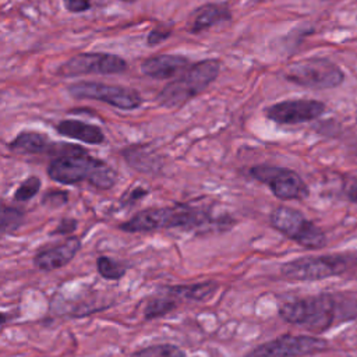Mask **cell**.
<instances>
[{
	"label": "cell",
	"mask_w": 357,
	"mask_h": 357,
	"mask_svg": "<svg viewBox=\"0 0 357 357\" xmlns=\"http://www.w3.org/2000/svg\"><path fill=\"white\" fill-rule=\"evenodd\" d=\"M47 174L53 181L61 184H78L88 181L99 190H109L114 185L117 174L106 162L96 159L81 148L56 156L47 166Z\"/></svg>",
	"instance_id": "6da1fadb"
},
{
	"label": "cell",
	"mask_w": 357,
	"mask_h": 357,
	"mask_svg": "<svg viewBox=\"0 0 357 357\" xmlns=\"http://www.w3.org/2000/svg\"><path fill=\"white\" fill-rule=\"evenodd\" d=\"M191 64L187 57L180 54H158L141 63V71L155 79H167L183 73Z\"/></svg>",
	"instance_id": "5bb4252c"
},
{
	"label": "cell",
	"mask_w": 357,
	"mask_h": 357,
	"mask_svg": "<svg viewBox=\"0 0 357 357\" xmlns=\"http://www.w3.org/2000/svg\"><path fill=\"white\" fill-rule=\"evenodd\" d=\"M67 201H68V194L64 191H50L42 199L43 204L50 205V206H61Z\"/></svg>",
	"instance_id": "d4e9b609"
},
{
	"label": "cell",
	"mask_w": 357,
	"mask_h": 357,
	"mask_svg": "<svg viewBox=\"0 0 357 357\" xmlns=\"http://www.w3.org/2000/svg\"><path fill=\"white\" fill-rule=\"evenodd\" d=\"M284 78L304 88L328 89L339 86L344 79V74L331 60L308 59L290 64L284 73Z\"/></svg>",
	"instance_id": "8992f818"
},
{
	"label": "cell",
	"mask_w": 357,
	"mask_h": 357,
	"mask_svg": "<svg viewBox=\"0 0 357 357\" xmlns=\"http://www.w3.org/2000/svg\"><path fill=\"white\" fill-rule=\"evenodd\" d=\"M230 18H231V13L225 4H215V3L205 4L191 15V21L187 29L191 33H198L209 29L211 26L219 22L229 21Z\"/></svg>",
	"instance_id": "2e32d148"
},
{
	"label": "cell",
	"mask_w": 357,
	"mask_h": 357,
	"mask_svg": "<svg viewBox=\"0 0 357 357\" xmlns=\"http://www.w3.org/2000/svg\"><path fill=\"white\" fill-rule=\"evenodd\" d=\"M325 112V105L314 99H291L271 105L265 116L278 124H298L311 121Z\"/></svg>",
	"instance_id": "7c38bea8"
},
{
	"label": "cell",
	"mask_w": 357,
	"mask_h": 357,
	"mask_svg": "<svg viewBox=\"0 0 357 357\" xmlns=\"http://www.w3.org/2000/svg\"><path fill=\"white\" fill-rule=\"evenodd\" d=\"M339 310L336 297L322 293L282 304L279 315L286 322L301 325L312 332H324L335 322Z\"/></svg>",
	"instance_id": "277c9868"
},
{
	"label": "cell",
	"mask_w": 357,
	"mask_h": 357,
	"mask_svg": "<svg viewBox=\"0 0 357 357\" xmlns=\"http://www.w3.org/2000/svg\"><path fill=\"white\" fill-rule=\"evenodd\" d=\"M206 225H219L223 227L225 219H213L199 208L177 204L174 206L142 209L119 227L127 233H148L172 227L194 229Z\"/></svg>",
	"instance_id": "7a4b0ae2"
},
{
	"label": "cell",
	"mask_w": 357,
	"mask_h": 357,
	"mask_svg": "<svg viewBox=\"0 0 357 357\" xmlns=\"http://www.w3.org/2000/svg\"><path fill=\"white\" fill-rule=\"evenodd\" d=\"M128 68L127 61L117 56L110 53H78L73 57H70L67 61H64L59 70L57 74L64 77H77V75H85V74H121Z\"/></svg>",
	"instance_id": "30bf717a"
},
{
	"label": "cell",
	"mask_w": 357,
	"mask_h": 357,
	"mask_svg": "<svg viewBox=\"0 0 357 357\" xmlns=\"http://www.w3.org/2000/svg\"><path fill=\"white\" fill-rule=\"evenodd\" d=\"M269 222L275 230L280 231L304 248L318 250L326 244L325 233L300 211L290 206H276L269 215Z\"/></svg>",
	"instance_id": "5b68a950"
},
{
	"label": "cell",
	"mask_w": 357,
	"mask_h": 357,
	"mask_svg": "<svg viewBox=\"0 0 357 357\" xmlns=\"http://www.w3.org/2000/svg\"><path fill=\"white\" fill-rule=\"evenodd\" d=\"M328 340L308 335L284 333L279 337L261 343L244 357H303L325 351Z\"/></svg>",
	"instance_id": "ba28073f"
},
{
	"label": "cell",
	"mask_w": 357,
	"mask_h": 357,
	"mask_svg": "<svg viewBox=\"0 0 357 357\" xmlns=\"http://www.w3.org/2000/svg\"><path fill=\"white\" fill-rule=\"evenodd\" d=\"M96 269L98 273L106 280H120L127 272V268L121 262H117L106 255L96 258Z\"/></svg>",
	"instance_id": "44dd1931"
},
{
	"label": "cell",
	"mask_w": 357,
	"mask_h": 357,
	"mask_svg": "<svg viewBox=\"0 0 357 357\" xmlns=\"http://www.w3.org/2000/svg\"><path fill=\"white\" fill-rule=\"evenodd\" d=\"M8 148L20 153H53L56 152L57 144L49 141V137L35 131L20 132L10 144Z\"/></svg>",
	"instance_id": "e0dca14e"
},
{
	"label": "cell",
	"mask_w": 357,
	"mask_h": 357,
	"mask_svg": "<svg viewBox=\"0 0 357 357\" xmlns=\"http://www.w3.org/2000/svg\"><path fill=\"white\" fill-rule=\"evenodd\" d=\"M68 92L77 99L99 100L123 110L138 109L142 105V98L138 91L120 85L82 81L71 84L68 86Z\"/></svg>",
	"instance_id": "9c48e42d"
},
{
	"label": "cell",
	"mask_w": 357,
	"mask_h": 357,
	"mask_svg": "<svg viewBox=\"0 0 357 357\" xmlns=\"http://www.w3.org/2000/svg\"><path fill=\"white\" fill-rule=\"evenodd\" d=\"M56 130L63 137L79 139L86 144L99 145L105 142V134L100 127L81 121V120H74V119L61 120L60 123H57Z\"/></svg>",
	"instance_id": "9a60e30c"
},
{
	"label": "cell",
	"mask_w": 357,
	"mask_h": 357,
	"mask_svg": "<svg viewBox=\"0 0 357 357\" xmlns=\"http://www.w3.org/2000/svg\"><path fill=\"white\" fill-rule=\"evenodd\" d=\"M250 174L255 180L266 184L279 199H298L307 195V187L294 170L269 165H257L250 169Z\"/></svg>",
	"instance_id": "8fae6325"
},
{
	"label": "cell",
	"mask_w": 357,
	"mask_h": 357,
	"mask_svg": "<svg viewBox=\"0 0 357 357\" xmlns=\"http://www.w3.org/2000/svg\"><path fill=\"white\" fill-rule=\"evenodd\" d=\"M81 240L78 237H68L61 244L39 251L33 257V264L40 271H54L67 265L79 251Z\"/></svg>",
	"instance_id": "4fadbf2b"
},
{
	"label": "cell",
	"mask_w": 357,
	"mask_h": 357,
	"mask_svg": "<svg viewBox=\"0 0 357 357\" xmlns=\"http://www.w3.org/2000/svg\"><path fill=\"white\" fill-rule=\"evenodd\" d=\"M131 357H187V353L172 343L151 344L132 353Z\"/></svg>",
	"instance_id": "d6986e66"
},
{
	"label": "cell",
	"mask_w": 357,
	"mask_h": 357,
	"mask_svg": "<svg viewBox=\"0 0 357 357\" xmlns=\"http://www.w3.org/2000/svg\"><path fill=\"white\" fill-rule=\"evenodd\" d=\"M121 1H134V0H121Z\"/></svg>",
	"instance_id": "f1b7e54d"
},
{
	"label": "cell",
	"mask_w": 357,
	"mask_h": 357,
	"mask_svg": "<svg viewBox=\"0 0 357 357\" xmlns=\"http://www.w3.org/2000/svg\"><path fill=\"white\" fill-rule=\"evenodd\" d=\"M176 308H177V303L174 300L167 297H155L146 303L144 308V318L146 321H152V319L167 315Z\"/></svg>",
	"instance_id": "ffe728a7"
},
{
	"label": "cell",
	"mask_w": 357,
	"mask_h": 357,
	"mask_svg": "<svg viewBox=\"0 0 357 357\" xmlns=\"http://www.w3.org/2000/svg\"><path fill=\"white\" fill-rule=\"evenodd\" d=\"M220 67V61L215 59H206L191 64L177 79L167 84L159 92L156 102L169 109L184 106L218 78Z\"/></svg>",
	"instance_id": "3957f363"
},
{
	"label": "cell",
	"mask_w": 357,
	"mask_h": 357,
	"mask_svg": "<svg viewBox=\"0 0 357 357\" xmlns=\"http://www.w3.org/2000/svg\"><path fill=\"white\" fill-rule=\"evenodd\" d=\"M219 283L215 280H205L192 284H177L167 286L166 293L169 296L177 297L180 300H192V301H206L218 290Z\"/></svg>",
	"instance_id": "ac0fdd59"
},
{
	"label": "cell",
	"mask_w": 357,
	"mask_h": 357,
	"mask_svg": "<svg viewBox=\"0 0 357 357\" xmlns=\"http://www.w3.org/2000/svg\"><path fill=\"white\" fill-rule=\"evenodd\" d=\"M64 7L70 13H82L91 8V0H63Z\"/></svg>",
	"instance_id": "484cf974"
},
{
	"label": "cell",
	"mask_w": 357,
	"mask_h": 357,
	"mask_svg": "<svg viewBox=\"0 0 357 357\" xmlns=\"http://www.w3.org/2000/svg\"><path fill=\"white\" fill-rule=\"evenodd\" d=\"M24 222V212L14 206H1V233L8 234L15 231Z\"/></svg>",
	"instance_id": "7402d4cb"
},
{
	"label": "cell",
	"mask_w": 357,
	"mask_h": 357,
	"mask_svg": "<svg viewBox=\"0 0 357 357\" xmlns=\"http://www.w3.org/2000/svg\"><path fill=\"white\" fill-rule=\"evenodd\" d=\"M77 229V220L64 218L60 220L59 226L52 231V234H70Z\"/></svg>",
	"instance_id": "4316f807"
},
{
	"label": "cell",
	"mask_w": 357,
	"mask_h": 357,
	"mask_svg": "<svg viewBox=\"0 0 357 357\" xmlns=\"http://www.w3.org/2000/svg\"><path fill=\"white\" fill-rule=\"evenodd\" d=\"M40 184H42V183H40L39 177H36V176L28 177V178L24 180V181L18 185V188L15 190V192H14V199H15V201H28V199L33 198V197L39 192Z\"/></svg>",
	"instance_id": "603a6c76"
},
{
	"label": "cell",
	"mask_w": 357,
	"mask_h": 357,
	"mask_svg": "<svg viewBox=\"0 0 357 357\" xmlns=\"http://www.w3.org/2000/svg\"><path fill=\"white\" fill-rule=\"evenodd\" d=\"M170 35H172V28L170 26L158 25L148 33L146 42H148L149 46H155V45H159V43L165 42Z\"/></svg>",
	"instance_id": "cb8c5ba5"
},
{
	"label": "cell",
	"mask_w": 357,
	"mask_h": 357,
	"mask_svg": "<svg viewBox=\"0 0 357 357\" xmlns=\"http://www.w3.org/2000/svg\"><path fill=\"white\" fill-rule=\"evenodd\" d=\"M346 269L347 261L340 255L301 257L283 264L280 275L291 282H311L337 276Z\"/></svg>",
	"instance_id": "52a82bcc"
},
{
	"label": "cell",
	"mask_w": 357,
	"mask_h": 357,
	"mask_svg": "<svg viewBox=\"0 0 357 357\" xmlns=\"http://www.w3.org/2000/svg\"><path fill=\"white\" fill-rule=\"evenodd\" d=\"M146 194H148L146 190H144V188H141V187H137V188H134V190L131 191V194H128V197L126 198V202L132 204V202H135V201L144 198Z\"/></svg>",
	"instance_id": "83f0119b"
}]
</instances>
